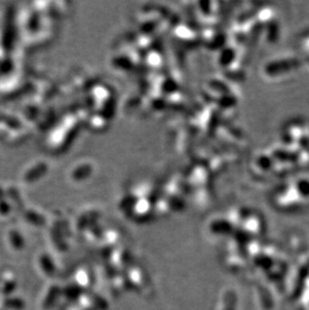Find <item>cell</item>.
Returning <instances> with one entry per match:
<instances>
[{"label": "cell", "mask_w": 309, "mask_h": 310, "mask_svg": "<svg viewBox=\"0 0 309 310\" xmlns=\"http://www.w3.org/2000/svg\"><path fill=\"white\" fill-rule=\"evenodd\" d=\"M289 182L301 199L309 198V177L300 176L292 179Z\"/></svg>", "instance_id": "obj_3"}, {"label": "cell", "mask_w": 309, "mask_h": 310, "mask_svg": "<svg viewBox=\"0 0 309 310\" xmlns=\"http://www.w3.org/2000/svg\"><path fill=\"white\" fill-rule=\"evenodd\" d=\"M252 171L258 176H266L273 173L274 161L269 151H260L252 159L251 163Z\"/></svg>", "instance_id": "obj_2"}, {"label": "cell", "mask_w": 309, "mask_h": 310, "mask_svg": "<svg viewBox=\"0 0 309 310\" xmlns=\"http://www.w3.org/2000/svg\"><path fill=\"white\" fill-rule=\"evenodd\" d=\"M301 66L294 56H286L268 61L262 67V75L268 81H278L290 77Z\"/></svg>", "instance_id": "obj_1"}]
</instances>
